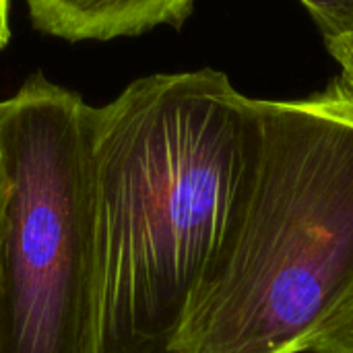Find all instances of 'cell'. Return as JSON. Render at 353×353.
<instances>
[{
	"mask_svg": "<svg viewBox=\"0 0 353 353\" xmlns=\"http://www.w3.org/2000/svg\"><path fill=\"white\" fill-rule=\"evenodd\" d=\"M31 25L66 41L134 37L161 25L180 27L194 0H25Z\"/></svg>",
	"mask_w": 353,
	"mask_h": 353,
	"instance_id": "obj_4",
	"label": "cell"
},
{
	"mask_svg": "<svg viewBox=\"0 0 353 353\" xmlns=\"http://www.w3.org/2000/svg\"><path fill=\"white\" fill-rule=\"evenodd\" d=\"M300 353H353V279L333 308L308 333Z\"/></svg>",
	"mask_w": 353,
	"mask_h": 353,
	"instance_id": "obj_5",
	"label": "cell"
},
{
	"mask_svg": "<svg viewBox=\"0 0 353 353\" xmlns=\"http://www.w3.org/2000/svg\"><path fill=\"white\" fill-rule=\"evenodd\" d=\"M261 151L259 99L213 68L143 77L93 108L85 353L165 352Z\"/></svg>",
	"mask_w": 353,
	"mask_h": 353,
	"instance_id": "obj_1",
	"label": "cell"
},
{
	"mask_svg": "<svg viewBox=\"0 0 353 353\" xmlns=\"http://www.w3.org/2000/svg\"><path fill=\"white\" fill-rule=\"evenodd\" d=\"M2 207H4V172L0 161V225H2Z\"/></svg>",
	"mask_w": 353,
	"mask_h": 353,
	"instance_id": "obj_9",
	"label": "cell"
},
{
	"mask_svg": "<svg viewBox=\"0 0 353 353\" xmlns=\"http://www.w3.org/2000/svg\"><path fill=\"white\" fill-rule=\"evenodd\" d=\"M8 4L10 0H0V50L10 39V25H8Z\"/></svg>",
	"mask_w": 353,
	"mask_h": 353,
	"instance_id": "obj_8",
	"label": "cell"
},
{
	"mask_svg": "<svg viewBox=\"0 0 353 353\" xmlns=\"http://www.w3.org/2000/svg\"><path fill=\"white\" fill-rule=\"evenodd\" d=\"M325 43H327V50L333 54V58L341 64L343 68L341 81L353 95V31L335 39H327Z\"/></svg>",
	"mask_w": 353,
	"mask_h": 353,
	"instance_id": "obj_7",
	"label": "cell"
},
{
	"mask_svg": "<svg viewBox=\"0 0 353 353\" xmlns=\"http://www.w3.org/2000/svg\"><path fill=\"white\" fill-rule=\"evenodd\" d=\"M159 353H170V352H159Z\"/></svg>",
	"mask_w": 353,
	"mask_h": 353,
	"instance_id": "obj_10",
	"label": "cell"
},
{
	"mask_svg": "<svg viewBox=\"0 0 353 353\" xmlns=\"http://www.w3.org/2000/svg\"><path fill=\"white\" fill-rule=\"evenodd\" d=\"M323 31L325 41L353 31V0H300Z\"/></svg>",
	"mask_w": 353,
	"mask_h": 353,
	"instance_id": "obj_6",
	"label": "cell"
},
{
	"mask_svg": "<svg viewBox=\"0 0 353 353\" xmlns=\"http://www.w3.org/2000/svg\"><path fill=\"white\" fill-rule=\"evenodd\" d=\"M261 161L242 215L165 352L300 353L353 279V95L259 99Z\"/></svg>",
	"mask_w": 353,
	"mask_h": 353,
	"instance_id": "obj_2",
	"label": "cell"
},
{
	"mask_svg": "<svg viewBox=\"0 0 353 353\" xmlns=\"http://www.w3.org/2000/svg\"><path fill=\"white\" fill-rule=\"evenodd\" d=\"M93 105L43 74L0 99V353H85Z\"/></svg>",
	"mask_w": 353,
	"mask_h": 353,
	"instance_id": "obj_3",
	"label": "cell"
}]
</instances>
